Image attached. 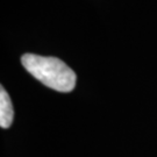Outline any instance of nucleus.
<instances>
[{
    "label": "nucleus",
    "instance_id": "1",
    "mask_svg": "<svg viewBox=\"0 0 157 157\" xmlns=\"http://www.w3.org/2000/svg\"><path fill=\"white\" fill-rule=\"evenodd\" d=\"M23 67L42 84L58 92H71L76 86V73L56 57L25 54L21 57Z\"/></svg>",
    "mask_w": 157,
    "mask_h": 157
},
{
    "label": "nucleus",
    "instance_id": "2",
    "mask_svg": "<svg viewBox=\"0 0 157 157\" xmlns=\"http://www.w3.org/2000/svg\"><path fill=\"white\" fill-rule=\"evenodd\" d=\"M14 119V109L12 105L11 98L6 90L1 86L0 87V126L1 128L11 127Z\"/></svg>",
    "mask_w": 157,
    "mask_h": 157
}]
</instances>
